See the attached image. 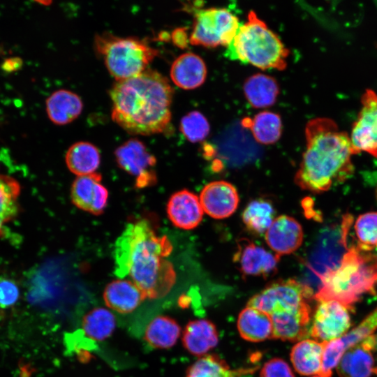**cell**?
I'll list each match as a JSON object with an SVG mask.
<instances>
[{
	"label": "cell",
	"instance_id": "6da1fadb",
	"mask_svg": "<svg viewBox=\"0 0 377 377\" xmlns=\"http://www.w3.org/2000/svg\"><path fill=\"white\" fill-rule=\"evenodd\" d=\"M172 250L168 237L158 236L147 220L129 223L114 243V273L128 275L147 298H162L176 281L174 267L165 258Z\"/></svg>",
	"mask_w": 377,
	"mask_h": 377
},
{
	"label": "cell",
	"instance_id": "7a4b0ae2",
	"mask_svg": "<svg viewBox=\"0 0 377 377\" xmlns=\"http://www.w3.org/2000/svg\"><path fill=\"white\" fill-rule=\"evenodd\" d=\"M110 96L112 119L128 133L150 135L163 133L170 126L173 89L161 73L147 68L116 81Z\"/></svg>",
	"mask_w": 377,
	"mask_h": 377
},
{
	"label": "cell",
	"instance_id": "3957f363",
	"mask_svg": "<svg viewBox=\"0 0 377 377\" xmlns=\"http://www.w3.org/2000/svg\"><path fill=\"white\" fill-rule=\"evenodd\" d=\"M306 150L295 182L302 189L322 193L354 173L348 134L327 117L309 120L305 126Z\"/></svg>",
	"mask_w": 377,
	"mask_h": 377
},
{
	"label": "cell",
	"instance_id": "277c9868",
	"mask_svg": "<svg viewBox=\"0 0 377 377\" xmlns=\"http://www.w3.org/2000/svg\"><path fill=\"white\" fill-rule=\"evenodd\" d=\"M320 282L313 295L316 300H334L351 309L364 295L375 291L377 258L371 251L351 246L337 266L323 274Z\"/></svg>",
	"mask_w": 377,
	"mask_h": 377
},
{
	"label": "cell",
	"instance_id": "5b68a950",
	"mask_svg": "<svg viewBox=\"0 0 377 377\" xmlns=\"http://www.w3.org/2000/svg\"><path fill=\"white\" fill-rule=\"evenodd\" d=\"M228 47L232 56L260 69L283 71L286 68L289 50L253 10Z\"/></svg>",
	"mask_w": 377,
	"mask_h": 377
},
{
	"label": "cell",
	"instance_id": "8992f818",
	"mask_svg": "<svg viewBox=\"0 0 377 377\" xmlns=\"http://www.w3.org/2000/svg\"><path fill=\"white\" fill-rule=\"evenodd\" d=\"M94 47L110 74L116 81L140 74L158 55L156 50L143 40L118 37L111 34L97 35Z\"/></svg>",
	"mask_w": 377,
	"mask_h": 377
},
{
	"label": "cell",
	"instance_id": "52a82bcc",
	"mask_svg": "<svg viewBox=\"0 0 377 377\" xmlns=\"http://www.w3.org/2000/svg\"><path fill=\"white\" fill-rule=\"evenodd\" d=\"M240 25L238 18L226 8L195 10L189 40L192 45L206 47L229 46Z\"/></svg>",
	"mask_w": 377,
	"mask_h": 377
},
{
	"label": "cell",
	"instance_id": "ba28073f",
	"mask_svg": "<svg viewBox=\"0 0 377 377\" xmlns=\"http://www.w3.org/2000/svg\"><path fill=\"white\" fill-rule=\"evenodd\" d=\"M313 289L296 279H279L253 295L247 306L268 313L302 306L313 297Z\"/></svg>",
	"mask_w": 377,
	"mask_h": 377
},
{
	"label": "cell",
	"instance_id": "9c48e42d",
	"mask_svg": "<svg viewBox=\"0 0 377 377\" xmlns=\"http://www.w3.org/2000/svg\"><path fill=\"white\" fill-rule=\"evenodd\" d=\"M361 104L350 136L353 154L365 151L377 158V94L367 89Z\"/></svg>",
	"mask_w": 377,
	"mask_h": 377
},
{
	"label": "cell",
	"instance_id": "30bf717a",
	"mask_svg": "<svg viewBox=\"0 0 377 377\" xmlns=\"http://www.w3.org/2000/svg\"><path fill=\"white\" fill-rule=\"evenodd\" d=\"M114 156L118 165L135 177L137 187L144 188L156 182L154 168L156 160L142 142L130 139L117 148Z\"/></svg>",
	"mask_w": 377,
	"mask_h": 377
},
{
	"label": "cell",
	"instance_id": "8fae6325",
	"mask_svg": "<svg viewBox=\"0 0 377 377\" xmlns=\"http://www.w3.org/2000/svg\"><path fill=\"white\" fill-rule=\"evenodd\" d=\"M348 309L343 304L319 302L310 329V335L319 342H328L345 335L350 327Z\"/></svg>",
	"mask_w": 377,
	"mask_h": 377
},
{
	"label": "cell",
	"instance_id": "7c38bea8",
	"mask_svg": "<svg viewBox=\"0 0 377 377\" xmlns=\"http://www.w3.org/2000/svg\"><path fill=\"white\" fill-rule=\"evenodd\" d=\"M337 371L340 377H377L376 336L371 335L347 349Z\"/></svg>",
	"mask_w": 377,
	"mask_h": 377
},
{
	"label": "cell",
	"instance_id": "4fadbf2b",
	"mask_svg": "<svg viewBox=\"0 0 377 377\" xmlns=\"http://www.w3.org/2000/svg\"><path fill=\"white\" fill-rule=\"evenodd\" d=\"M279 258V255L268 251L250 239L242 238L237 243L233 260L242 274L266 278L276 272Z\"/></svg>",
	"mask_w": 377,
	"mask_h": 377
},
{
	"label": "cell",
	"instance_id": "5bb4252c",
	"mask_svg": "<svg viewBox=\"0 0 377 377\" xmlns=\"http://www.w3.org/2000/svg\"><path fill=\"white\" fill-rule=\"evenodd\" d=\"M101 180V175L98 172L77 177L71 188L73 204L92 214H102L107 207L109 193Z\"/></svg>",
	"mask_w": 377,
	"mask_h": 377
},
{
	"label": "cell",
	"instance_id": "9a60e30c",
	"mask_svg": "<svg viewBox=\"0 0 377 377\" xmlns=\"http://www.w3.org/2000/svg\"><path fill=\"white\" fill-rule=\"evenodd\" d=\"M199 199L203 212L216 219L230 216L236 211L239 202L236 188L223 180L214 181L205 185Z\"/></svg>",
	"mask_w": 377,
	"mask_h": 377
},
{
	"label": "cell",
	"instance_id": "2e32d148",
	"mask_svg": "<svg viewBox=\"0 0 377 377\" xmlns=\"http://www.w3.org/2000/svg\"><path fill=\"white\" fill-rule=\"evenodd\" d=\"M269 316L272 339L302 341L310 334L311 308L307 302L296 308L274 311Z\"/></svg>",
	"mask_w": 377,
	"mask_h": 377
},
{
	"label": "cell",
	"instance_id": "e0dca14e",
	"mask_svg": "<svg viewBox=\"0 0 377 377\" xmlns=\"http://www.w3.org/2000/svg\"><path fill=\"white\" fill-rule=\"evenodd\" d=\"M303 237L300 223L288 215L275 218L265 234L267 244L279 256L295 251L301 246Z\"/></svg>",
	"mask_w": 377,
	"mask_h": 377
},
{
	"label": "cell",
	"instance_id": "ac0fdd59",
	"mask_svg": "<svg viewBox=\"0 0 377 377\" xmlns=\"http://www.w3.org/2000/svg\"><path fill=\"white\" fill-rule=\"evenodd\" d=\"M166 212L168 219L177 228L191 230L201 222L203 209L199 198L194 193L182 189L170 197Z\"/></svg>",
	"mask_w": 377,
	"mask_h": 377
},
{
	"label": "cell",
	"instance_id": "d6986e66",
	"mask_svg": "<svg viewBox=\"0 0 377 377\" xmlns=\"http://www.w3.org/2000/svg\"><path fill=\"white\" fill-rule=\"evenodd\" d=\"M146 298L143 292L131 280L124 279L110 282L103 291L106 306L122 314L133 312Z\"/></svg>",
	"mask_w": 377,
	"mask_h": 377
},
{
	"label": "cell",
	"instance_id": "ffe728a7",
	"mask_svg": "<svg viewBox=\"0 0 377 377\" xmlns=\"http://www.w3.org/2000/svg\"><path fill=\"white\" fill-rule=\"evenodd\" d=\"M170 75L174 84L179 88L194 89L204 83L207 77V67L200 56L186 52L173 61Z\"/></svg>",
	"mask_w": 377,
	"mask_h": 377
},
{
	"label": "cell",
	"instance_id": "44dd1931",
	"mask_svg": "<svg viewBox=\"0 0 377 377\" xmlns=\"http://www.w3.org/2000/svg\"><path fill=\"white\" fill-rule=\"evenodd\" d=\"M184 347L191 354L201 356L214 348L219 341L216 328L207 319L188 322L182 333Z\"/></svg>",
	"mask_w": 377,
	"mask_h": 377
},
{
	"label": "cell",
	"instance_id": "7402d4cb",
	"mask_svg": "<svg viewBox=\"0 0 377 377\" xmlns=\"http://www.w3.org/2000/svg\"><path fill=\"white\" fill-rule=\"evenodd\" d=\"M82 108L80 97L66 89L54 91L46 101L47 116L58 125H64L75 120L81 114Z\"/></svg>",
	"mask_w": 377,
	"mask_h": 377
},
{
	"label": "cell",
	"instance_id": "603a6c76",
	"mask_svg": "<svg viewBox=\"0 0 377 377\" xmlns=\"http://www.w3.org/2000/svg\"><path fill=\"white\" fill-rule=\"evenodd\" d=\"M237 329L240 336L251 342L272 339L273 326L270 316L256 308L246 306L239 314Z\"/></svg>",
	"mask_w": 377,
	"mask_h": 377
},
{
	"label": "cell",
	"instance_id": "cb8c5ba5",
	"mask_svg": "<svg viewBox=\"0 0 377 377\" xmlns=\"http://www.w3.org/2000/svg\"><path fill=\"white\" fill-rule=\"evenodd\" d=\"M325 342L303 339L296 343L290 353L295 371L301 375H320Z\"/></svg>",
	"mask_w": 377,
	"mask_h": 377
},
{
	"label": "cell",
	"instance_id": "d4e9b609",
	"mask_svg": "<svg viewBox=\"0 0 377 377\" xmlns=\"http://www.w3.org/2000/svg\"><path fill=\"white\" fill-rule=\"evenodd\" d=\"M243 90L249 104L256 108L274 105L279 94L276 80L267 75L257 73L244 82Z\"/></svg>",
	"mask_w": 377,
	"mask_h": 377
},
{
	"label": "cell",
	"instance_id": "484cf974",
	"mask_svg": "<svg viewBox=\"0 0 377 377\" xmlns=\"http://www.w3.org/2000/svg\"><path fill=\"white\" fill-rule=\"evenodd\" d=\"M65 161L68 170L77 177L96 172L100 165L99 149L89 142L80 141L67 150Z\"/></svg>",
	"mask_w": 377,
	"mask_h": 377
},
{
	"label": "cell",
	"instance_id": "4316f807",
	"mask_svg": "<svg viewBox=\"0 0 377 377\" xmlns=\"http://www.w3.org/2000/svg\"><path fill=\"white\" fill-rule=\"evenodd\" d=\"M181 334L178 323L167 316H158L147 325L144 339L154 348L166 349L172 347Z\"/></svg>",
	"mask_w": 377,
	"mask_h": 377
},
{
	"label": "cell",
	"instance_id": "83f0119b",
	"mask_svg": "<svg viewBox=\"0 0 377 377\" xmlns=\"http://www.w3.org/2000/svg\"><path fill=\"white\" fill-rule=\"evenodd\" d=\"M242 124L251 131L255 140L262 145H271L277 142L282 131L280 116L274 112L263 111L253 119L244 118Z\"/></svg>",
	"mask_w": 377,
	"mask_h": 377
},
{
	"label": "cell",
	"instance_id": "f1b7e54d",
	"mask_svg": "<svg viewBox=\"0 0 377 377\" xmlns=\"http://www.w3.org/2000/svg\"><path fill=\"white\" fill-rule=\"evenodd\" d=\"M257 367L230 369L228 364L216 355L199 358L186 371V377H240L253 374Z\"/></svg>",
	"mask_w": 377,
	"mask_h": 377
},
{
	"label": "cell",
	"instance_id": "f546056e",
	"mask_svg": "<svg viewBox=\"0 0 377 377\" xmlns=\"http://www.w3.org/2000/svg\"><path fill=\"white\" fill-rule=\"evenodd\" d=\"M275 211L272 203L259 198L251 201L244 208L242 219L245 227L254 235L265 234L273 221Z\"/></svg>",
	"mask_w": 377,
	"mask_h": 377
},
{
	"label": "cell",
	"instance_id": "4dcf8cb0",
	"mask_svg": "<svg viewBox=\"0 0 377 377\" xmlns=\"http://www.w3.org/2000/svg\"><path fill=\"white\" fill-rule=\"evenodd\" d=\"M116 327V319L108 309L96 307L84 315L82 328L85 335L94 341H101L110 337Z\"/></svg>",
	"mask_w": 377,
	"mask_h": 377
},
{
	"label": "cell",
	"instance_id": "1f68e13d",
	"mask_svg": "<svg viewBox=\"0 0 377 377\" xmlns=\"http://www.w3.org/2000/svg\"><path fill=\"white\" fill-rule=\"evenodd\" d=\"M19 182L11 177L0 175V237L3 225L13 219L19 212Z\"/></svg>",
	"mask_w": 377,
	"mask_h": 377
},
{
	"label": "cell",
	"instance_id": "d6a6232c",
	"mask_svg": "<svg viewBox=\"0 0 377 377\" xmlns=\"http://www.w3.org/2000/svg\"><path fill=\"white\" fill-rule=\"evenodd\" d=\"M357 247L371 251L377 246V212H370L360 215L355 223Z\"/></svg>",
	"mask_w": 377,
	"mask_h": 377
},
{
	"label": "cell",
	"instance_id": "836d02e7",
	"mask_svg": "<svg viewBox=\"0 0 377 377\" xmlns=\"http://www.w3.org/2000/svg\"><path fill=\"white\" fill-rule=\"evenodd\" d=\"M376 330H377V307L357 327L343 337L334 341L339 350L344 353L349 348L373 335Z\"/></svg>",
	"mask_w": 377,
	"mask_h": 377
},
{
	"label": "cell",
	"instance_id": "e575fe53",
	"mask_svg": "<svg viewBox=\"0 0 377 377\" xmlns=\"http://www.w3.org/2000/svg\"><path fill=\"white\" fill-rule=\"evenodd\" d=\"M180 131L191 142L203 140L208 135L210 126L206 117L198 111H192L182 117Z\"/></svg>",
	"mask_w": 377,
	"mask_h": 377
},
{
	"label": "cell",
	"instance_id": "d590c367",
	"mask_svg": "<svg viewBox=\"0 0 377 377\" xmlns=\"http://www.w3.org/2000/svg\"><path fill=\"white\" fill-rule=\"evenodd\" d=\"M20 297V290L16 281L8 277L0 276V309L13 307Z\"/></svg>",
	"mask_w": 377,
	"mask_h": 377
},
{
	"label": "cell",
	"instance_id": "8d00e7d4",
	"mask_svg": "<svg viewBox=\"0 0 377 377\" xmlns=\"http://www.w3.org/2000/svg\"><path fill=\"white\" fill-rule=\"evenodd\" d=\"M260 377H295V375L286 361L275 357L263 365Z\"/></svg>",
	"mask_w": 377,
	"mask_h": 377
},
{
	"label": "cell",
	"instance_id": "74e56055",
	"mask_svg": "<svg viewBox=\"0 0 377 377\" xmlns=\"http://www.w3.org/2000/svg\"><path fill=\"white\" fill-rule=\"evenodd\" d=\"M184 34L185 33L183 32L182 29L175 30V31L172 33V38L175 43L181 47H183V45H184V42L186 40V39L183 37L185 35Z\"/></svg>",
	"mask_w": 377,
	"mask_h": 377
},
{
	"label": "cell",
	"instance_id": "f35d334b",
	"mask_svg": "<svg viewBox=\"0 0 377 377\" xmlns=\"http://www.w3.org/2000/svg\"><path fill=\"white\" fill-rule=\"evenodd\" d=\"M313 377H327V376H320V375H317V376H314Z\"/></svg>",
	"mask_w": 377,
	"mask_h": 377
},
{
	"label": "cell",
	"instance_id": "ab89813d",
	"mask_svg": "<svg viewBox=\"0 0 377 377\" xmlns=\"http://www.w3.org/2000/svg\"><path fill=\"white\" fill-rule=\"evenodd\" d=\"M376 199H377V186H376Z\"/></svg>",
	"mask_w": 377,
	"mask_h": 377
},
{
	"label": "cell",
	"instance_id": "60d3db41",
	"mask_svg": "<svg viewBox=\"0 0 377 377\" xmlns=\"http://www.w3.org/2000/svg\"><path fill=\"white\" fill-rule=\"evenodd\" d=\"M376 345H377V336H376Z\"/></svg>",
	"mask_w": 377,
	"mask_h": 377
},
{
	"label": "cell",
	"instance_id": "b9f144b4",
	"mask_svg": "<svg viewBox=\"0 0 377 377\" xmlns=\"http://www.w3.org/2000/svg\"><path fill=\"white\" fill-rule=\"evenodd\" d=\"M376 253H377V246H376ZM376 258H377V255H376Z\"/></svg>",
	"mask_w": 377,
	"mask_h": 377
}]
</instances>
